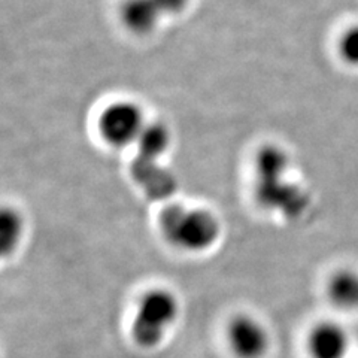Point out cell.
<instances>
[{"mask_svg":"<svg viewBox=\"0 0 358 358\" xmlns=\"http://www.w3.org/2000/svg\"><path fill=\"white\" fill-rule=\"evenodd\" d=\"M227 343L236 358H264L271 348V336L260 320L242 313L229 322Z\"/></svg>","mask_w":358,"mask_h":358,"instance_id":"obj_5","label":"cell"},{"mask_svg":"<svg viewBox=\"0 0 358 358\" xmlns=\"http://www.w3.org/2000/svg\"><path fill=\"white\" fill-rule=\"evenodd\" d=\"M338 54L343 63L358 67V24L350 26L338 39Z\"/></svg>","mask_w":358,"mask_h":358,"instance_id":"obj_11","label":"cell"},{"mask_svg":"<svg viewBox=\"0 0 358 358\" xmlns=\"http://www.w3.org/2000/svg\"><path fill=\"white\" fill-rule=\"evenodd\" d=\"M163 238L185 252H205L220 238L218 218L206 209L171 206L160 217Z\"/></svg>","mask_w":358,"mask_h":358,"instance_id":"obj_2","label":"cell"},{"mask_svg":"<svg viewBox=\"0 0 358 358\" xmlns=\"http://www.w3.org/2000/svg\"><path fill=\"white\" fill-rule=\"evenodd\" d=\"M163 14H178L188 5L189 0H155Z\"/></svg>","mask_w":358,"mask_h":358,"instance_id":"obj_12","label":"cell"},{"mask_svg":"<svg viewBox=\"0 0 358 358\" xmlns=\"http://www.w3.org/2000/svg\"><path fill=\"white\" fill-rule=\"evenodd\" d=\"M308 350L312 358H345L350 338L339 324L321 322L309 334Z\"/></svg>","mask_w":358,"mask_h":358,"instance_id":"obj_6","label":"cell"},{"mask_svg":"<svg viewBox=\"0 0 358 358\" xmlns=\"http://www.w3.org/2000/svg\"><path fill=\"white\" fill-rule=\"evenodd\" d=\"M288 155L278 147H264L255 160V196L266 209L287 215H299L306 206V199L297 187L285 181Z\"/></svg>","mask_w":358,"mask_h":358,"instance_id":"obj_1","label":"cell"},{"mask_svg":"<svg viewBox=\"0 0 358 358\" xmlns=\"http://www.w3.org/2000/svg\"><path fill=\"white\" fill-rule=\"evenodd\" d=\"M142 108L131 100H117L100 112L97 131L112 148L122 150L138 143L147 127Z\"/></svg>","mask_w":358,"mask_h":358,"instance_id":"obj_4","label":"cell"},{"mask_svg":"<svg viewBox=\"0 0 358 358\" xmlns=\"http://www.w3.org/2000/svg\"><path fill=\"white\" fill-rule=\"evenodd\" d=\"M163 15L155 0H124L120 8V18L124 27L134 35H148Z\"/></svg>","mask_w":358,"mask_h":358,"instance_id":"obj_7","label":"cell"},{"mask_svg":"<svg viewBox=\"0 0 358 358\" xmlns=\"http://www.w3.org/2000/svg\"><path fill=\"white\" fill-rule=\"evenodd\" d=\"M179 317V300L171 289H148L136 306L131 321V338L141 348H155Z\"/></svg>","mask_w":358,"mask_h":358,"instance_id":"obj_3","label":"cell"},{"mask_svg":"<svg viewBox=\"0 0 358 358\" xmlns=\"http://www.w3.org/2000/svg\"><path fill=\"white\" fill-rule=\"evenodd\" d=\"M327 294L331 303L341 309H358V272L341 268L334 272L327 284Z\"/></svg>","mask_w":358,"mask_h":358,"instance_id":"obj_8","label":"cell"},{"mask_svg":"<svg viewBox=\"0 0 358 358\" xmlns=\"http://www.w3.org/2000/svg\"><path fill=\"white\" fill-rule=\"evenodd\" d=\"M22 236V220L13 208H3L0 214V251L3 255L14 252Z\"/></svg>","mask_w":358,"mask_h":358,"instance_id":"obj_9","label":"cell"},{"mask_svg":"<svg viewBox=\"0 0 358 358\" xmlns=\"http://www.w3.org/2000/svg\"><path fill=\"white\" fill-rule=\"evenodd\" d=\"M141 152L147 157H159L169 147V131L160 124H148L138 142Z\"/></svg>","mask_w":358,"mask_h":358,"instance_id":"obj_10","label":"cell"}]
</instances>
